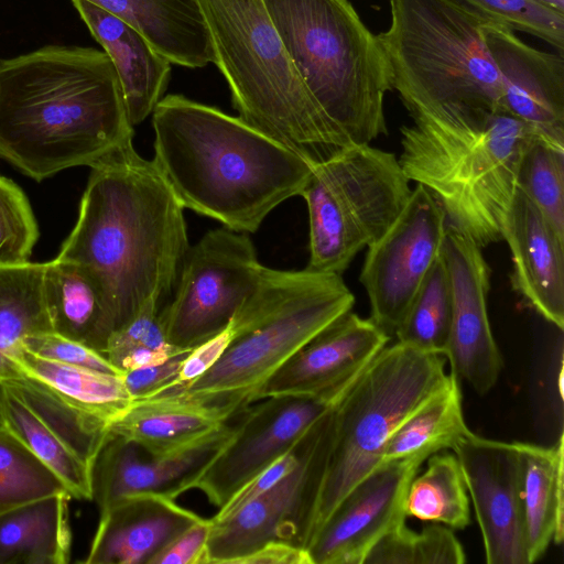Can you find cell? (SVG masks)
<instances>
[{
	"instance_id": "cell-17",
	"label": "cell",
	"mask_w": 564,
	"mask_h": 564,
	"mask_svg": "<svg viewBox=\"0 0 564 564\" xmlns=\"http://www.w3.org/2000/svg\"><path fill=\"white\" fill-rule=\"evenodd\" d=\"M482 248L447 228L442 257L451 280L453 314L444 357L451 372L467 381L479 394L496 384L502 358L494 338L487 311L491 269Z\"/></svg>"
},
{
	"instance_id": "cell-36",
	"label": "cell",
	"mask_w": 564,
	"mask_h": 564,
	"mask_svg": "<svg viewBox=\"0 0 564 564\" xmlns=\"http://www.w3.org/2000/svg\"><path fill=\"white\" fill-rule=\"evenodd\" d=\"M65 492L57 475L0 425V514Z\"/></svg>"
},
{
	"instance_id": "cell-20",
	"label": "cell",
	"mask_w": 564,
	"mask_h": 564,
	"mask_svg": "<svg viewBox=\"0 0 564 564\" xmlns=\"http://www.w3.org/2000/svg\"><path fill=\"white\" fill-rule=\"evenodd\" d=\"M485 41L502 83V110L564 148V58L536 50L488 22Z\"/></svg>"
},
{
	"instance_id": "cell-40",
	"label": "cell",
	"mask_w": 564,
	"mask_h": 564,
	"mask_svg": "<svg viewBox=\"0 0 564 564\" xmlns=\"http://www.w3.org/2000/svg\"><path fill=\"white\" fill-rule=\"evenodd\" d=\"M37 237L28 197L15 183L0 175V267L29 262Z\"/></svg>"
},
{
	"instance_id": "cell-22",
	"label": "cell",
	"mask_w": 564,
	"mask_h": 564,
	"mask_svg": "<svg viewBox=\"0 0 564 564\" xmlns=\"http://www.w3.org/2000/svg\"><path fill=\"white\" fill-rule=\"evenodd\" d=\"M154 492L123 497L100 511L87 564H149L178 534L203 517Z\"/></svg>"
},
{
	"instance_id": "cell-1",
	"label": "cell",
	"mask_w": 564,
	"mask_h": 564,
	"mask_svg": "<svg viewBox=\"0 0 564 564\" xmlns=\"http://www.w3.org/2000/svg\"><path fill=\"white\" fill-rule=\"evenodd\" d=\"M90 169L56 258L76 265L97 291L109 339L150 302L165 305L191 246L184 207L133 143Z\"/></svg>"
},
{
	"instance_id": "cell-30",
	"label": "cell",
	"mask_w": 564,
	"mask_h": 564,
	"mask_svg": "<svg viewBox=\"0 0 564 564\" xmlns=\"http://www.w3.org/2000/svg\"><path fill=\"white\" fill-rule=\"evenodd\" d=\"M44 271L45 263L0 267V379L19 373L11 357L24 337L53 330Z\"/></svg>"
},
{
	"instance_id": "cell-35",
	"label": "cell",
	"mask_w": 564,
	"mask_h": 564,
	"mask_svg": "<svg viewBox=\"0 0 564 564\" xmlns=\"http://www.w3.org/2000/svg\"><path fill=\"white\" fill-rule=\"evenodd\" d=\"M452 314L451 280L441 253L426 273L394 335L399 343L444 356Z\"/></svg>"
},
{
	"instance_id": "cell-15",
	"label": "cell",
	"mask_w": 564,
	"mask_h": 564,
	"mask_svg": "<svg viewBox=\"0 0 564 564\" xmlns=\"http://www.w3.org/2000/svg\"><path fill=\"white\" fill-rule=\"evenodd\" d=\"M482 535L488 564H529L520 442L489 440L470 432L453 447Z\"/></svg>"
},
{
	"instance_id": "cell-26",
	"label": "cell",
	"mask_w": 564,
	"mask_h": 564,
	"mask_svg": "<svg viewBox=\"0 0 564 564\" xmlns=\"http://www.w3.org/2000/svg\"><path fill=\"white\" fill-rule=\"evenodd\" d=\"M522 506L528 562L540 560L564 533V438L554 446L521 443Z\"/></svg>"
},
{
	"instance_id": "cell-5",
	"label": "cell",
	"mask_w": 564,
	"mask_h": 564,
	"mask_svg": "<svg viewBox=\"0 0 564 564\" xmlns=\"http://www.w3.org/2000/svg\"><path fill=\"white\" fill-rule=\"evenodd\" d=\"M335 150L387 134L383 50L348 0H262Z\"/></svg>"
},
{
	"instance_id": "cell-38",
	"label": "cell",
	"mask_w": 564,
	"mask_h": 564,
	"mask_svg": "<svg viewBox=\"0 0 564 564\" xmlns=\"http://www.w3.org/2000/svg\"><path fill=\"white\" fill-rule=\"evenodd\" d=\"M466 555L452 529L432 523L420 532L400 523L369 551L364 564H463Z\"/></svg>"
},
{
	"instance_id": "cell-47",
	"label": "cell",
	"mask_w": 564,
	"mask_h": 564,
	"mask_svg": "<svg viewBox=\"0 0 564 564\" xmlns=\"http://www.w3.org/2000/svg\"><path fill=\"white\" fill-rule=\"evenodd\" d=\"M558 11L564 12V0H540Z\"/></svg>"
},
{
	"instance_id": "cell-21",
	"label": "cell",
	"mask_w": 564,
	"mask_h": 564,
	"mask_svg": "<svg viewBox=\"0 0 564 564\" xmlns=\"http://www.w3.org/2000/svg\"><path fill=\"white\" fill-rule=\"evenodd\" d=\"M502 239L512 259L513 290L547 322L564 327V237L516 187Z\"/></svg>"
},
{
	"instance_id": "cell-8",
	"label": "cell",
	"mask_w": 564,
	"mask_h": 564,
	"mask_svg": "<svg viewBox=\"0 0 564 564\" xmlns=\"http://www.w3.org/2000/svg\"><path fill=\"white\" fill-rule=\"evenodd\" d=\"M377 35L408 112L502 110V83L485 41L489 22L458 0H389Z\"/></svg>"
},
{
	"instance_id": "cell-12",
	"label": "cell",
	"mask_w": 564,
	"mask_h": 564,
	"mask_svg": "<svg viewBox=\"0 0 564 564\" xmlns=\"http://www.w3.org/2000/svg\"><path fill=\"white\" fill-rule=\"evenodd\" d=\"M332 408L308 430L304 455L292 473L228 518H210L206 564H237L273 540L306 549L329 448Z\"/></svg>"
},
{
	"instance_id": "cell-9",
	"label": "cell",
	"mask_w": 564,
	"mask_h": 564,
	"mask_svg": "<svg viewBox=\"0 0 564 564\" xmlns=\"http://www.w3.org/2000/svg\"><path fill=\"white\" fill-rule=\"evenodd\" d=\"M445 357L397 341L358 375L332 410L326 465L307 545L347 492L382 462L398 425L445 382Z\"/></svg>"
},
{
	"instance_id": "cell-13",
	"label": "cell",
	"mask_w": 564,
	"mask_h": 564,
	"mask_svg": "<svg viewBox=\"0 0 564 564\" xmlns=\"http://www.w3.org/2000/svg\"><path fill=\"white\" fill-rule=\"evenodd\" d=\"M447 230L443 209L416 184L397 219L367 247L360 283L370 319L394 334L433 262L441 254Z\"/></svg>"
},
{
	"instance_id": "cell-41",
	"label": "cell",
	"mask_w": 564,
	"mask_h": 564,
	"mask_svg": "<svg viewBox=\"0 0 564 564\" xmlns=\"http://www.w3.org/2000/svg\"><path fill=\"white\" fill-rule=\"evenodd\" d=\"M22 347L40 357L112 375H123L96 349L55 332L28 335Z\"/></svg>"
},
{
	"instance_id": "cell-42",
	"label": "cell",
	"mask_w": 564,
	"mask_h": 564,
	"mask_svg": "<svg viewBox=\"0 0 564 564\" xmlns=\"http://www.w3.org/2000/svg\"><path fill=\"white\" fill-rule=\"evenodd\" d=\"M307 433L308 431L292 449L242 486L221 508L218 509L213 519L223 520L228 518L242 506L261 496L292 473L299 466L304 455L307 443Z\"/></svg>"
},
{
	"instance_id": "cell-27",
	"label": "cell",
	"mask_w": 564,
	"mask_h": 564,
	"mask_svg": "<svg viewBox=\"0 0 564 564\" xmlns=\"http://www.w3.org/2000/svg\"><path fill=\"white\" fill-rule=\"evenodd\" d=\"M69 494L0 514V564H66L70 557Z\"/></svg>"
},
{
	"instance_id": "cell-32",
	"label": "cell",
	"mask_w": 564,
	"mask_h": 564,
	"mask_svg": "<svg viewBox=\"0 0 564 564\" xmlns=\"http://www.w3.org/2000/svg\"><path fill=\"white\" fill-rule=\"evenodd\" d=\"M36 414L47 430L93 467L109 424L63 399L40 381L19 372L1 379Z\"/></svg>"
},
{
	"instance_id": "cell-29",
	"label": "cell",
	"mask_w": 564,
	"mask_h": 564,
	"mask_svg": "<svg viewBox=\"0 0 564 564\" xmlns=\"http://www.w3.org/2000/svg\"><path fill=\"white\" fill-rule=\"evenodd\" d=\"M462 397L459 379L453 372L447 373L442 387L391 434L382 462L409 457L426 459L441 449L452 448L471 432L464 420Z\"/></svg>"
},
{
	"instance_id": "cell-37",
	"label": "cell",
	"mask_w": 564,
	"mask_h": 564,
	"mask_svg": "<svg viewBox=\"0 0 564 564\" xmlns=\"http://www.w3.org/2000/svg\"><path fill=\"white\" fill-rule=\"evenodd\" d=\"M516 187L564 237V148L535 135L521 154Z\"/></svg>"
},
{
	"instance_id": "cell-4",
	"label": "cell",
	"mask_w": 564,
	"mask_h": 564,
	"mask_svg": "<svg viewBox=\"0 0 564 564\" xmlns=\"http://www.w3.org/2000/svg\"><path fill=\"white\" fill-rule=\"evenodd\" d=\"M399 163L409 181L426 188L447 228L480 248L502 240L528 143L540 135L503 110L444 108L409 113Z\"/></svg>"
},
{
	"instance_id": "cell-19",
	"label": "cell",
	"mask_w": 564,
	"mask_h": 564,
	"mask_svg": "<svg viewBox=\"0 0 564 564\" xmlns=\"http://www.w3.org/2000/svg\"><path fill=\"white\" fill-rule=\"evenodd\" d=\"M389 339L390 335L370 318L350 310L294 352L260 388L256 401L273 395L343 392Z\"/></svg>"
},
{
	"instance_id": "cell-43",
	"label": "cell",
	"mask_w": 564,
	"mask_h": 564,
	"mask_svg": "<svg viewBox=\"0 0 564 564\" xmlns=\"http://www.w3.org/2000/svg\"><path fill=\"white\" fill-rule=\"evenodd\" d=\"M212 519L202 518L158 552L149 564H206Z\"/></svg>"
},
{
	"instance_id": "cell-31",
	"label": "cell",
	"mask_w": 564,
	"mask_h": 564,
	"mask_svg": "<svg viewBox=\"0 0 564 564\" xmlns=\"http://www.w3.org/2000/svg\"><path fill=\"white\" fill-rule=\"evenodd\" d=\"M44 293L53 332L102 354L108 340L102 306L79 269L57 258L46 262Z\"/></svg>"
},
{
	"instance_id": "cell-25",
	"label": "cell",
	"mask_w": 564,
	"mask_h": 564,
	"mask_svg": "<svg viewBox=\"0 0 564 564\" xmlns=\"http://www.w3.org/2000/svg\"><path fill=\"white\" fill-rule=\"evenodd\" d=\"M139 31L171 64L213 63L209 33L196 0H87Z\"/></svg>"
},
{
	"instance_id": "cell-46",
	"label": "cell",
	"mask_w": 564,
	"mask_h": 564,
	"mask_svg": "<svg viewBox=\"0 0 564 564\" xmlns=\"http://www.w3.org/2000/svg\"><path fill=\"white\" fill-rule=\"evenodd\" d=\"M237 564H312L306 549L284 540H273L240 558Z\"/></svg>"
},
{
	"instance_id": "cell-7",
	"label": "cell",
	"mask_w": 564,
	"mask_h": 564,
	"mask_svg": "<svg viewBox=\"0 0 564 564\" xmlns=\"http://www.w3.org/2000/svg\"><path fill=\"white\" fill-rule=\"evenodd\" d=\"M238 117L312 165L335 150L262 0H196Z\"/></svg>"
},
{
	"instance_id": "cell-11",
	"label": "cell",
	"mask_w": 564,
	"mask_h": 564,
	"mask_svg": "<svg viewBox=\"0 0 564 564\" xmlns=\"http://www.w3.org/2000/svg\"><path fill=\"white\" fill-rule=\"evenodd\" d=\"M263 267L248 234L226 227L206 232L188 248L174 296L160 310L169 343L189 351L225 330Z\"/></svg>"
},
{
	"instance_id": "cell-2",
	"label": "cell",
	"mask_w": 564,
	"mask_h": 564,
	"mask_svg": "<svg viewBox=\"0 0 564 564\" xmlns=\"http://www.w3.org/2000/svg\"><path fill=\"white\" fill-rule=\"evenodd\" d=\"M133 133L104 51L47 45L0 59V158L24 175L40 182L91 167Z\"/></svg>"
},
{
	"instance_id": "cell-44",
	"label": "cell",
	"mask_w": 564,
	"mask_h": 564,
	"mask_svg": "<svg viewBox=\"0 0 564 564\" xmlns=\"http://www.w3.org/2000/svg\"><path fill=\"white\" fill-rule=\"evenodd\" d=\"M189 351L178 354L159 365L124 372L123 382L131 399L147 398L171 386Z\"/></svg>"
},
{
	"instance_id": "cell-3",
	"label": "cell",
	"mask_w": 564,
	"mask_h": 564,
	"mask_svg": "<svg viewBox=\"0 0 564 564\" xmlns=\"http://www.w3.org/2000/svg\"><path fill=\"white\" fill-rule=\"evenodd\" d=\"M152 127V162L181 205L237 232H256L312 175L311 163L240 117L183 95L160 100Z\"/></svg>"
},
{
	"instance_id": "cell-16",
	"label": "cell",
	"mask_w": 564,
	"mask_h": 564,
	"mask_svg": "<svg viewBox=\"0 0 564 564\" xmlns=\"http://www.w3.org/2000/svg\"><path fill=\"white\" fill-rule=\"evenodd\" d=\"M424 460L382 462L358 481L308 544L312 564H364L372 546L405 522V495Z\"/></svg>"
},
{
	"instance_id": "cell-10",
	"label": "cell",
	"mask_w": 564,
	"mask_h": 564,
	"mask_svg": "<svg viewBox=\"0 0 564 564\" xmlns=\"http://www.w3.org/2000/svg\"><path fill=\"white\" fill-rule=\"evenodd\" d=\"M411 192L397 156L370 144L339 148L315 164L300 195L310 223L306 269L343 275L388 230Z\"/></svg>"
},
{
	"instance_id": "cell-34",
	"label": "cell",
	"mask_w": 564,
	"mask_h": 564,
	"mask_svg": "<svg viewBox=\"0 0 564 564\" xmlns=\"http://www.w3.org/2000/svg\"><path fill=\"white\" fill-rule=\"evenodd\" d=\"M406 517L463 530L470 523L466 481L455 454H433L421 476L409 485Z\"/></svg>"
},
{
	"instance_id": "cell-6",
	"label": "cell",
	"mask_w": 564,
	"mask_h": 564,
	"mask_svg": "<svg viewBox=\"0 0 564 564\" xmlns=\"http://www.w3.org/2000/svg\"><path fill=\"white\" fill-rule=\"evenodd\" d=\"M354 304L340 274L263 267L229 324L221 358L194 382L170 388L241 413L294 352Z\"/></svg>"
},
{
	"instance_id": "cell-18",
	"label": "cell",
	"mask_w": 564,
	"mask_h": 564,
	"mask_svg": "<svg viewBox=\"0 0 564 564\" xmlns=\"http://www.w3.org/2000/svg\"><path fill=\"white\" fill-rule=\"evenodd\" d=\"M238 416L161 456L150 455L109 432L91 467L93 500L99 511L134 494L154 492L176 499L192 490L194 481L236 432Z\"/></svg>"
},
{
	"instance_id": "cell-24",
	"label": "cell",
	"mask_w": 564,
	"mask_h": 564,
	"mask_svg": "<svg viewBox=\"0 0 564 564\" xmlns=\"http://www.w3.org/2000/svg\"><path fill=\"white\" fill-rule=\"evenodd\" d=\"M239 414L169 388L132 400L108 430L148 454L161 456L193 443Z\"/></svg>"
},
{
	"instance_id": "cell-28",
	"label": "cell",
	"mask_w": 564,
	"mask_h": 564,
	"mask_svg": "<svg viewBox=\"0 0 564 564\" xmlns=\"http://www.w3.org/2000/svg\"><path fill=\"white\" fill-rule=\"evenodd\" d=\"M19 372L45 384L76 408L108 424L131 404L123 375L67 365L34 355L22 346L11 357Z\"/></svg>"
},
{
	"instance_id": "cell-45",
	"label": "cell",
	"mask_w": 564,
	"mask_h": 564,
	"mask_svg": "<svg viewBox=\"0 0 564 564\" xmlns=\"http://www.w3.org/2000/svg\"><path fill=\"white\" fill-rule=\"evenodd\" d=\"M230 339L228 325L221 333L193 348L184 358L177 377L167 388L189 384L205 375L221 358Z\"/></svg>"
},
{
	"instance_id": "cell-39",
	"label": "cell",
	"mask_w": 564,
	"mask_h": 564,
	"mask_svg": "<svg viewBox=\"0 0 564 564\" xmlns=\"http://www.w3.org/2000/svg\"><path fill=\"white\" fill-rule=\"evenodd\" d=\"M458 1L487 21L536 36L563 54L564 12L540 0Z\"/></svg>"
},
{
	"instance_id": "cell-14",
	"label": "cell",
	"mask_w": 564,
	"mask_h": 564,
	"mask_svg": "<svg viewBox=\"0 0 564 564\" xmlns=\"http://www.w3.org/2000/svg\"><path fill=\"white\" fill-rule=\"evenodd\" d=\"M346 391L273 395L248 405L238 416L229 442L192 489L202 491L210 505L221 508L242 486L292 449Z\"/></svg>"
},
{
	"instance_id": "cell-33",
	"label": "cell",
	"mask_w": 564,
	"mask_h": 564,
	"mask_svg": "<svg viewBox=\"0 0 564 564\" xmlns=\"http://www.w3.org/2000/svg\"><path fill=\"white\" fill-rule=\"evenodd\" d=\"M0 425L57 475L72 498L93 500L91 467L51 433L1 379Z\"/></svg>"
},
{
	"instance_id": "cell-23",
	"label": "cell",
	"mask_w": 564,
	"mask_h": 564,
	"mask_svg": "<svg viewBox=\"0 0 564 564\" xmlns=\"http://www.w3.org/2000/svg\"><path fill=\"white\" fill-rule=\"evenodd\" d=\"M117 73L132 127L152 115L171 77V63L134 28L87 0H70Z\"/></svg>"
}]
</instances>
